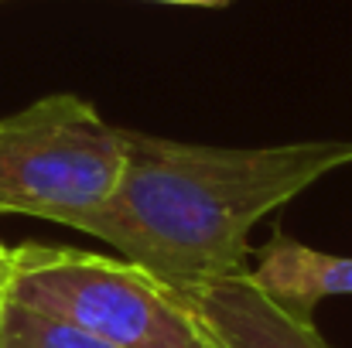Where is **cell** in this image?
I'll list each match as a JSON object with an SVG mask.
<instances>
[{
	"instance_id": "cell-3",
	"label": "cell",
	"mask_w": 352,
	"mask_h": 348,
	"mask_svg": "<svg viewBox=\"0 0 352 348\" xmlns=\"http://www.w3.org/2000/svg\"><path fill=\"white\" fill-rule=\"evenodd\" d=\"M123 167V126L79 96H45L0 116V216L79 229L117 195Z\"/></svg>"
},
{
	"instance_id": "cell-7",
	"label": "cell",
	"mask_w": 352,
	"mask_h": 348,
	"mask_svg": "<svg viewBox=\"0 0 352 348\" xmlns=\"http://www.w3.org/2000/svg\"><path fill=\"white\" fill-rule=\"evenodd\" d=\"M10 266H14V249H3V253H0V294L7 290V280H10Z\"/></svg>"
},
{
	"instance_id": "cell-4",
	"label": "cell",
	"mask_w": 352,
	"mask_h": 348,
	"mask_svg": "<svg viewBox=\"0 0 352 348\" xmlns=\"http://www.w3.org/2000/svg\"><path fill=\"white\" fill-rule=\"evenodd\" d=\"M192 308L219 348H332L315 325L280 311L246 273L206 283Z\"/></svg>"
},
{
	"instance_id": "cell-1",
	"label": "cell",
	"mask_w": 352,
	"mask_h": 348,
	"mask_svg": "<svg viewBox=\"0 0 352 348\" xmlns=\"http://www.w3.org/2000/svg\"><path fill=\"white\" fill-rule=\"evenodd\" d=\"M117 195L79 232L110 242L185 301L246 273L250 232L325 174L352 164V140L206 147L126 130Z\"/></svg>"
},
{
	"instance_id": "cell-9",
	"label": "cell",
	"mask_w": 352,
	"mask_h": 348,
	"mask_svg": "<svg viewBox=\"0 0 352 348\" xmlns=\"http://www.w3.org/2000/svg\"><path fill=\"white\" fill-rule=\"evenodd\" d=\"M3 249H7V246H0V253H3Z\"/></svg>"
},
{
	"instance_id": "cell-6",
	"label": "cell",
	"mask_w": 352,
	"mask_h": 348,
	"mask_svg": "<svg viewBox=\"0 0 352 348\" xmlns=\"http://www.w3.org/2000/svg\"><path fill=\"white\" fill-rule=\"evenodd\" d=\"M0 348H117L93 332L41 314L17 301H0Z\"/></svg>"
},
{
	"instance_id": "cell-2",
	"label": "cell",
	"mask_w": 352,
	"mask_h": 348,
	"mask_svg": "<svg viewBox=\"0 0 352 348\" xmlns=\"http://www.w3.org/2000/svg\"><path fill=\"white\" fill-rule=\"evenodd\" d=\"M3 297L79 325L117 348H219L192 301L130 259L21 246Z\"/></svg>"
},
{
	"instance_id": "cell-5",
	"label": "cell",
	"mask_w": 352,
	"mask_h": 348,
	"mask_svg": "<svg viewBox=\"0 0 352 348\" xmlns=\"http://www.w3.org/2000/svg\"><path fill=\"white\" fill-rule=\"evenodd\" d=\"M246 277L291 318L315 325V308L329 297L352 294V256L318 253L298 239L274 235Z\"/></svg>"
},
{
	"instance_id": "cell-8",
	"label": "cell",
	"mask_w": 352,
	"mask_h": 348,
	"mask_svg": "<svg viewBox=\"0 0 352 348\" xmlns=\"http://www.w3.org/2000/svg\"><path fill=\"white\" fill-rule=\"evenodd\" d=\"M154 3H178V7H226L230 0H154Z\"/></svg>"
},
{
	"instance_id": "cell-10",
	"label": "cell",
	"mask_w": 352,
	"mask_h": 348,
	"mask_svg": "<svg viewBox=\"0 0 352 348\" xmlns=\"http://www.w3.org/2000/svg\"><path fill=\"white\" fill-rule=\"evenodd\" d=\"M0 301H3V294H0Z\"/></svg>"
}]
</instances>
